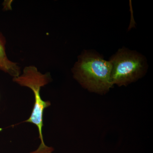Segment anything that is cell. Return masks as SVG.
Segmentation results:
<instances>
[{"instance_id": "obj_1", "label": "cell", "mask_w": 153, "mask_h": 153, "mask_svg": "<svg viewBox=\"0 0 153 153\" xmlns=\"http://www.w3.org/2000/svg\"><path fill=\"white\" fill-rule=\"evenodd\" d=\"M111 63L97 53L85 51L73 68L75 79L82 87L92 92L106 93L113 86Z\"/></svg>"}, {"instance_id": "obj_2", "label": "cell", "mask_w": 153, "mask_h": 153, "mask_svg": "<svg viewBox=\"0 0 153 153\" xmlns=\"http://www.w3.org/2000/svg\"><path fill=\"white\" fill-rule=\"evenodd\" d=\"M13 80L22 86L30 88L35 95V103L31 116L23 122L30 123L37 127L41 143L38 149L30 153H52L54 149L45 144L42 133L44 110L51 105V102L44 101L40 95L41 88L47 85L51 80L49 74H41L35 66H27L24 68L23 74L21 76L14 77Z\"/></svg>"}, {"instance_id": "obj_3", "label": "cell", "mask_w": 153, "mask_h": 153, "mask_svg": "<svg viewBox=\"0 0 153 153\" xmlns=\"http://www.w3.org/2000/svg\"><path fill=\"white\" fill-rule=\"evenodd\" d=\"M113 85H126L142 76L146 70V59L141 55L122 49L111 58Z\"/></svg>"}, {"instance_id": "obj_4", "label": "cell", "mask_w": 153, "mask_h": 153, "mask_svg": "<svg viewBox=\"0 0 153 153\" xmlns=\"http://www.w3.org/2000/svg\"><path fill=\"white\" fill-rule=\"evenodd\" d=\"M0 70L13 76H20V70L16 63L12 62L7 57L4 37L0 33Z\"/></svg>"}]
</instances>
